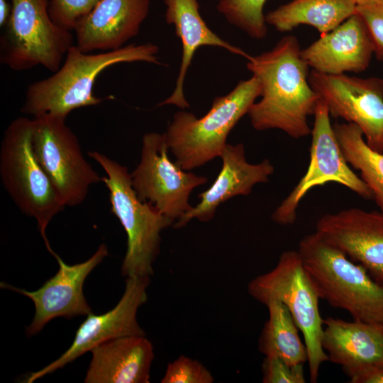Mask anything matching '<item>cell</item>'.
I'll return each mask as SVG.
<instances>
[{
  "instance_id": "cell-1",
  "label": "cell",
  "mask_w": 383,
  "mask_h": 383,
  "mask_svg": "<svg viewBox=\"0 0 383 383\" xmlns=\"http://www.w3.org/2000/svg\"><path fill=\"white\" fill-rule=\"evenodd\" d=\"M301 52L297 38L287 35L270 50L246 57L247 68L262 86L260 100L248 113L254 129H278L294 139L311 134L308 118L320 96L309 82V67Z\"/></svg>"
},
{
  "instance_id": "cell-2",
  "label": "cell",
  "mask_w": 383,
  "mask_h": 383,
  "mask_svg": "<svg viewBox=\"0 0 383 383\" xmlns=\"http://www.w3.org/2000/svg\"><path fill=\"white\" fill-rule=\"evenodd\" d=\"M158 52L152 43L126 45L96 54L84 52L73 45L52 75L28 87L21 112L33 118L50 113L67 118L74 109L98 105L102 99L94 95L93 89L104 70L124 62L159 65Z\"/></svg>"
},
{
  "instance_id": "cell-3",
  "label": "cell",
  "mask_w": 383,
  "mask_h": 383,
  "mask_svg": "<svg viewBox=\"0 0 383 383\" xmlns=\"http://www.w3.org/2000/svg\"><path fill=\"white\" fill-rule=\"evenodd\" d=\"M297 251L320 299L353 320L383 325V286L361 265L316 231L300 240Z\"/></svg>"
},
{
  "instance_id": "cell-4",
  "label": "cell",
  "mask_w": 383,
  "mask_h": 383,
  "mask_svg": "<svg viewBox=\"0 0 383 383\" xmlns=\"http://www.w3.org/2000/svg\"><path fill=\"white\" fill-rule=\"evenodd\" d=\"M261 93V84L252 75L239 82L226 95L214 98L209 111L201 118L183 109L177 111L165 133L175 162L189 171L220 157L228 134Z\"/></svg>"
},
{
  "instance_id": "cell-5",
  "label": "cell",
  "mask_w": 383,
  "mask_h": 383,
  "mask_svg": "<svg viewBox=\"0 0 383 383\" xmlns=\"http://www.w3.org/2000/svg\"><path fill=\"white\" fill-rule=\"evenodd\" d=\"M31 133L32 119L27 117L14 119L6 128L0 148V177L17 207L36 221L46 248L55 257L46 228L66 205L33 152Z\"/></svg>"
},
{
  "instance_id": "cell-6",
  "label": "cell",
  "mask_w": 383,
  "mask_h": 383,
  "mask_svg": "<svg viewBox=\"0 0 383 383\" xmlns=\"http://www.w3.org/2000/svg\"><path fill=\"white\" fill-rule=\"evenodd\" d=\"M88 155L103 169L112 213L127 235V249L121 266L124 277H149L160 252V233L174 222L152 204L141 201L131 184L128 169L106 155L89 151Z\"/></svg>"
},
{
  "instance_id": "cell-7",
  "label": "cell",
  "mask_w": 383,
  "mask_h": 383,
  "mask_svg": "<svg viewBox=\"0 0 383 383\" xmlns=\"http://www.w3.org/2000/svg\"><path fill=\"white\" fill-rule=\"evenodd\" d=\"M248 292L263 304L274 299L287 307L304 339L310 381L317 382L321 365L328 360L321 345L323 319L318 308L320 297L298 251H284L271 271L249 282Z\"/></svg>"
},
{
  "instance_id": "cell-8",
  "label": "cell",
  "mask_w": 383,
  "mask_h": 383,
  "mask_svg": "<svg viewBox=\"0 0 383 383\" xmlns=\"http://www.w3.org/2000/svg\"><path fill=\"white\" fill-rule=\"evenodd\" d=\"M49 1L11 0L0 40L2 64L15 71L39 65L52 72L60 68L74 38L51 20Z\"/></svg>"
},
{
  "instance_id": "cell-9",
  "label": "cell",
  "mask_w": 383,
  "mask_h": 383,
  "mask_svg": "<svg viewBox=\"0 0 383 383\" xmlns=\"http://www.w3.org/2000/svg\"><path fill=\"white\" fill-rule=\"evenodd\" d=\"M66 118L50 113L32 118L33 152L66 206L84 202L90 187L102 177L84 157Z\"/></svg>"
},
{
  "instance_id": "cell-10",
  "label": "cell",
  "mask_w": 383,
  "mask_h": 383,
  "mask_svg": "<svg viewBox=\"0 0 383 383\" xmlns=\"http://www.w3.org/2000/svg\"><path fill=\"white\" fill-rule=\"evenodd\" d=\"M313 116L307 170L272 214V219L280 225L293 224L304 196L313 187L328 182L340 184L364 199L372 198L370 188L345 160L331 123L328 109L321 98Z\"/></svg>"
},
{
  "instance_id": "cell-11",
  "label": "cell",
  "mask_w": 383,
  "mask_h": 383,
  "mask_svg": "<svg viewBox=\"0 0 383 383\" xmlns=\"http://www.w3.org/2000/svg\"><path fill=\"white\" fill-rule=\"evenodd\" d=\"M169 151L165 133H145L140 162L131 173V179L138 198L174 223L192 208L189 202L192 192L206 184L207 179L172 162Z\"/></svg>"
},
{
  "instance_id": "cell-12",
  "label": "cell",
  "mask_w": 383,
  "mask_h": 383,
  "mask_svg": "<svg viewBox=\"0 0 383 383\" xmlns=\"http://www.w3.org/2000/svg\"><path fill=\"white\" fill-rule=\"evenodd\" d=\"M309 82L331 116L355 124L368 146L383 152V79L326 74L312 70Z\"/></svg>"
},
{
  "instance_id": "cell-13",
  "label": "cell",
  "mask_w": 383,
  "mask_h": 383,
  "mask_svg": "<svg viewBox=\"0 0 383 383\" xmlns=\"http://www.w3.org/2000/svg\"><path fill=\"white\" fill-rule=\"evenodd\" d=\"M149 277H131L126 279L125 291L118 303L99 315L92 312L79 326L70 348L55 360L23 381L32 383L72 362L96 346L118 338L145 335L137 321V312L148 299Z\"/></svg>"
},
{
  "instance_id": "cell-14",
  "label": "cell",
  "mask_w": 383,
  "mask_h": 383,
  "mask_svg": "<svg viewBox=\"0 0 383 383\" xmlns=\"http://www.w3.org/2000/svg\"><path fill=\"white\" fill-rule=\"evenodd\" d=\"M108 255L104 243L86 261L74 265L66 264L56 255L59 269L41 287L27 291L1 282V287L10 289L28 297L34 303L35 315L26 333L32 336L40 333L51 320L63 317L72 318L91 313L84 293L83 285L89 273Z\"/></svg>"
},
{
  "instance_id": "cell-15",
  "label": "cell",
  "mask_w": 383,
  "mask_h": 383,
  "mask_svg": "<svg viewBox=\"0 0 383 383\" xmlns=\"http://www.w3.org/2000/svg\"><path fill=\"white\" fill-rule=\"evenodd\" d=\"M316 232L383 286V213L350 208L322 216Z\"/></svg>"
},
{
  "instance_id": "cell-16",
  "label": "cell",
  "mask_w": 383,
  "mask_h": 383,
  "mask_svg": "<svg viewBox=\"0 0 383 383\" xmlns=\"http://www.w3.org/2000/svg\"><path fill=\"white\" fill-rule=\"evenodd\" d=\"M313 70L326 74L360 73L370 66L374 45L367 26L355 13L301 50Z\"/></svg>"
},
{
  "instance_id": "cell-17",
  "label": "cell",
  "mask_w": 383,
  "mask_h": 383,
  "mask_svg": "<svg viewBox=\"0 0 383 383\" xmlns=\"http://www.w3.org/2000/svg\"><path fill=\"white\" fill-rule=\"evenodd\" d=\"M323 326L322 348L350 382L383 364V325L327 317Z\"/></svg>"
},
{
  "instance_id": "cell-18",
  "label": "cell",
  "mask_w": 383,
  "mask_h": 383,
  "mask_svg": "<svg viewBox=\"0 0 383 383\" xmlns=\"http://www.w3.org/2000/svg\"><path fill=\"white\" fill-rule=\"evenodd\" d=\"M150 9V0H100L74 30L84 52L125 46L136 36Z\"/></svg>"
},
{
  "instance_id": "cell-19",
  "label": "cell",
  "mask_w": 383,
  "mask_h": 383,
  "mask_svg": "<svg viewBox=\"0 0 383 383\" xmlns=\"http://www.w3.org/2000/svg\"><path fill=\"white\" fill-rule=\"evenodd\" d=\"M222 167L211 187L199 194L200 201L177 221L173 226L181 228L194 218L206 222L211 220L217 208L238 195L247 196L255 185L268 182L274 167L267 159L260 163H249L241 143H227L221 157Z\"/></svg>"
},
{
  "instance_id": "cell-20",
  "label": "cell",
  "mask_w": 383,
  "mask_h": 383,
  "mask_svg": "<svg viewBox=\"0 0 383 383\" xmlns=\"http://www.w3.org/2000/svg\"><path fill=\"white\" fill-rule=\"evenodd\" d=\"M86 383H149L153 346L145 335L110 340L94 348Z\"/></svg>"
},
{
  "instance_id": "cell-21",
  "label": "cell",
  "mask_w": 383,
  "mask_h": 383,
  "mask_svg": "<svg viewBox=\"0 0 383 383\" xmlns=\"http://www.w3.org/2000/svg\"><path fill=\"white\" fill-rule=\"evenodd\" d=\"M166 6L165 20L173 25L182 45V56L174 89L158 106L175 105L189 108L184 96V83L196 51L201 46L219 47L245 58L249 55L240 48L221 38L212 31L199 13L198 0H163Z\"/></svg>"
},
{
  "instance_id": "cell-22",
  "label": "cell",
  "mask_w": 383,
  "mask_h": 383,
  "mask_svg": "<svg viewBox=\"0 0 383 383\" xmlns=\"http://www.w3.org/2000/svg\"><path fill=\"white\" fill-rule=\"evenodd\" d=\"M355 0H292L265 15L267 24L281 33L305 24L324 35L356 13Z\"/></svg>"
},
{
  "instance_id": "cell-23",
  "label": "cell",
  "mask_w": 383,
  "mask_h": 383,
  "mask_svg": "<svg viewBox=\"0 0 383 383\" xmlns=\"http://www.w3.org/2000/svg\"><path fill=\"white\" fill-rule=\"evenodd\" d=\"M266 305L269 317L258 340V349L265 357H278L290 365L308 362V353L299 335L290 311L281 301L270 300Z\"/></svg>"
},
{
  "instance_id": "cell-24",
  "label": "cell",
  "mask_w": 383,
  "mask_h": 383,
  "mask_svg": "<svg viewBox=\"0 0 383 383\" xmlns=\"http://www.w3.org/2000/svg\"><path fill=\"white\" fill-rule=\"evenodd\" d=\"M333 127L345 160L360 172L383 213V152L368 146L362 131L355 124L335 123Z\"/></svg>"
},
{
  "instance_id": "cell-25",
  "label": "cell",
  "mask_w": 383,
  "mask_h": 383,
  "mask_svg": "<svg viewBox=\"0 0 383 383\" xmlns=\"http://www.w3.org/2000/svg\"><path fill=\"white\" fill-rule=\"evenodd\" d=\"M267 0H218L217 11L249 37L261 40L267 33L263 8Z\"/></svg>"
},
{
  "instance_id": "cell-26",
  "label": "cell",
  "mask_w": 383,
  "mask_h": 383,
  "mask_svg": "<svg viewBox=\"0 0 383 383\" xmlns=\"http://www.w3.org/2000/svg\"><path fill=\"white\" fill-rule=\"evenodd\" d=\"M100 0H50L48 13L59 27L74 31L79 22L87 16Z\"/></svg>"
},
{
  "instance_id": "cell-27",
  "label": "cell",
  "mask_w": 383,
  "mask_h": 383,
  "mask_svg": "<svg viewBox=\"0 0 383 383\" xmlns=\"http://www.w3.org/2000/svg\"><path fill=\"white\" fill-rule=\"evenodd\" d=\"M214 378L200 362L185 355H180L170 362L161 379L162 383H212Z\"/></svg>"
},
{
  "instance_id": "cell-28",
  "label": "cell",
  "mask_w": 383,
  "mask_h": 383,
  "mask_svg": "<svg viewBox=\"0 0 383 383\" xmlns=\"http://www.w3.org/2000/svg\"><path fill=\"white\" fill-rule=\"evenodd\" d=\"M356 13L365 22L374 45V55L383 62V0H364Z\"/></svg>"
},
{
  "instance_id": "cell-29",
  "label": "cell",
  "mask_w": 383,
  "mask_h": 383,
  "mask_svg": "<svg viewBox=\"0 0 383 383\" xmlns=\"http://www.w3.org/2000/svg\"><path fill=\"white\" fill-rule=\"evenodd\" d=\"M303 365H293L278 357H265L262 364V382L304 383Z\"/></svg>"
},
{
  "instance_id": "cell-30",
  "label": "cell",
  "mask_w": 383,
  "mask_h": 383,
  "mask_svg": "<svg viewBox=\"0 0 383 383\" xmlns=\"http://www.w3.org/2000/svg\"><path fill=\"white\" fill-rule=\"evenodd\" d=\"M353 383H383V364L360 375Z\"/></svg>"
},
{
  "instance_id": "cell-31",
  "label": "cell",
  "mask_w": 383,
  "mask_h": 383,
  "mask_svg": "<svg viewBox=\"0 0 383 383\" xmlns=\"http://www.w3.org/2000/svg\"><path fill=\"white\" fill-rule=\"evenodd\" d=\"M11 10L10 5L6 0H0V26L4 27L6 23Z\"/></svg>"
},
{
  "instance_id": "cell-32",
  "label": "cell",
  "mask_w": 383,
  "mask_h": 383,
  "mask_svg": "<svg viewBox=\"0 0 383 383\" xmlns=\"http://www.w3.org/2000/svg\"><path fill=\"white\" fill-rule=\"evenodd\" d=\"M355 1L356 4H357L363 1L364 0H355Z\"/></svg>"
}]
</instances>
